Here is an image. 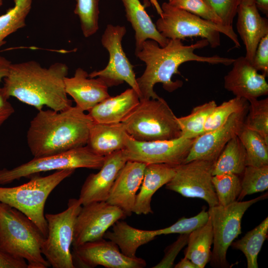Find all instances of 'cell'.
Masks as SVG:
<instances>
[{
    "label": "cell",
    "mask_w": 268,
    "mask_h": 268,
    "mask_svg": "<svg viewBox=\"0 0 268 268\" xmlns=\"http://www.w3.org/2000/svg\"><path fill=\"white\" fill-rule=\"evenodd\" d=\"M206 39H202L195 43L185 45L180 39H169L167 45L161 47L156 41L147 39L141 45L136 56L146 65L143 74L136 81L140 91L139 100L157 99L160 97L154 90L157 83L162 84L164 89L170 92L183 85L181 80L173 81L175 74H180L179 67L182 64L196 61L210 64L232 65L234 59L222 57L217 55L210 57L196 54L195 51L208 46Z\"/></svg>",
    "instance_id": "1"
},
{
    "label": "cell",
    "mask_w": 268,
    "mask_h": 268,
    "mask_svg": "<svg viewBox=\"0 0 268 268\" xmlns=\"http://www.w3.org/2000/svg\"><path fill=\"white\" fill-rule=\"evenodd\" d=\"M68 69L67 65L61 62L48 67L35 61L11 64L2 88L9 98L15 97L38 111L44 106L62 111L72 106L65 87Z\"/></svg>",
    "instance_id": "2"
},
{
    "label": "cell",
    "mask_w": 268,
    "mask_h": 268,
    "mask_svg": "<svg viewBox=\"0 0 268 268\" xmlns=\"http://www.w3.org/2000/svg\"><path fill=\"white\" fill-rule=\"evenodd\" d=\"M78 107L62 111H38L31 120L26 134L34 157L67 151L86 145L93 121Z\"/></svg>",
    "instance_id": "3"
},
{
    "label": "cell",
    "mask_w": 268,
    "mask_h": 268,
    "mask_svg": "<svg viewBox=\"0 0 268 268\" xmlns=\"http://www.w3.org/2000/svg\"><path fill=\"white\" fill-rule=\"evenodd\" d=\"M45 237L36 224L21 211L0 202V249L25 260L27 268L50 267L41 252Z\"/></svg>",
    "instance_id": "4"
},
{
    "label": "cell",
    "mask_w": 268,
    "mask_h": 268,
    "mask_svg": "<svg viewBox=\"0 0 268 268\" xmlns=\"http://www.w3.org/2000/svg\"><path fill=\"white\" fill-rule=\"evenodd\" d=\"M74 169L56 171L46 176L35 175L22 185L0 187V202L16 208L27 216L38 227L44 236L48 231L44 207L47 199L54 189L70 176Z\"/></svg>",
    "instance_id": "5"
},
{
    "label": "cell",
    "mask_w": 268,
    "mask_h": 268,
    "mask_svg": "<svg viewBox=\"0 0 268 268\" xmlns=\"http://www.w3.org/2000/svg\"><path fill=\"white\" fill-rule=\"evenodd\" d=\"M122 123L126 133L138 141L169 140L181 136L177 117L160 97L140 100Z\"/></svg>",
    "instance_id": "6"
},
{
    "label": "cell",
    "mask_w": 268,
    "mask_h": 268,
    "mask_svg": "<svg viewBox=\"0 0 268 268\" xmlns=\"http://www.w3.org/2000/svg\"><path fill=\"white\" fill-rule=\"evenodd\" d=\"M161 7L162 14L155 25L164 37L182 40L187 37H200L206 39L210 47L214 48L220 45V33H222L233 42L235 47H240L233 27L204 19L167 2H163Z\"/></svg>",
    "instance_id": "7"
},
{
    "label": "cell",
    "mask_w": 268,
    "mask_h": 268,
    "mask_svg": "<svg viewBox=\"0 0 268 268\" xmlns=\"http://www.w3.org/2000/svg\"><path fill=\"white\" fill-rule=\"evenodd\" d=\"M82 205L79 199H70L67 208L63 211L45 214L48 231L41 252L53 268H75L71 247L76 218Z\"/></svg>",
    "instance_id": "8"
},
{
    "label": "cell",
    "mask_w": 268,
    "mask_h": 268,
    "mask_svg": "<svg viewBox=\"0 0 268 268\" xmlns=\"http://www.w3.org/2000/svg\"><path fill=\"white\" fill-rule=\"evenodd\" d=\"M104 159L105 156L95 153L87 145L58 154L34 157L12 169H0V184H8L14 180L31 177L43 172L79 168L99 170Z\"/></svg>",
    "instance_id": "9"
},
{
    "label": "cell",
    "mask_w": 268,
    "mask_h": 268,
    "mask_svg": "<svg viewBox=\"0 0 268 268\" xmlns=\"http://www.w3.org/2000/svg\"><path fill=\"white\" fill-rule=\"evenodd\" d=\"M268 194L247 201H235L226 206L210 207L208 212L213 231V247L209 262L214 268L229 267L226 259L229 247L241 233V221L246 210L253 204L265 199Z\"/></svg>",
    "instance_id": "10"
},
{
    "label": "cell",
    "mask_w": 268,
    "mask_h": 268,
    "mask_svg": "<svg viewBox=\"0 0 268 268\" xmlns=\"http://www.w3.org/2000/svg\"><path fill=\"white\" fill-rule=\"evenodd\" d=\"M126 32L124 26L107 25L101 42L109 53V62L104 69L93 71L88 74V76L102 78L108 87L117 86L126 82L136 92L139 98L140 91L134 66L122 48V41Z\"/></svg>",
    "instance_id": "11"
},
{
    "label": "cell",
    "mask_w": 268,
    "mask_h": 268,
    "mask_svg": "<svg viewBox=\"0 0 268 268\" xmlns=\"http://www.w3.org/2000/svg\"><path fill=\"white\" fill-rule=\"evenodd\" d=\"M194 139L180 136L173 139L140 141L127 134L123 151L127 161L178 166L184 163Z\"/></svg>",
    "instance_id": "12"
},
{
    "label": "cell",
    "mask_w": 268,
    "mask_h": 268,
    "mask_svg": "<svg viewBox=\"0 0 268 268\" xmlns=\"http://www.w3.org/2000/svg\"><path fill=\"white\" fill-rule=\"evenodd\" d=\"M214 162L197 160L177 166L174 176L165 188L186 198L202 199L209 207L218 205L212 182Z\"/></svg>",
    "instance_id": "13"
},
{
    "label": "cell",
    "mask_w": 268,
    "mask_h": 268,
    "mask_svg": "<svg viewBox=\"0 0 268 268\" xmlns=\"http://www.w3.org/2000/svg\"><path fill=\"white\" fill-rule=\"evenodd\" d=\"M126 216L121 208L106 201L82 205L75 222L72 247L103 238L110 227Z\"/></svg>",
    "instance_id": "14"
},
{
    "label": "cell",
    "mask_w": 268,
    "mask_h": 268,
    "mask_svg": "<svg viewBox=\"0 0 268 268\" xmlns=\"http://www.w3.org/2000/svg\"><path fill=\"white\" fill-rule=\"evenodd\" d=\"M72 249L75 268H93L101 266L106 268H143L146 266L143 259L125 255L116 243L104 238Z\"/></svg>",
    "instance_id": "15"
},
{
    "label": "cell",
    "mask_w": 268,
    "mask_h": 268,
    "mask_svg": "<svg viewBox=\"0 0 268 268\" xmlns=\"http://www.w3.org/2000/svg\"><path fill=\"white\" fill-rule=\"evenodd\" d=\"M248 105L233 113L221 127L195 138L184 163L197 160L215 162L227 143L243 128Z\"/></svg>",
    "instance_id": "16"
},
{
    "label": "cell",
    "mask_w": 268,
    "mask_h": 268,
    "mask_svg": "<svg viewBox=\"0 0 268 268\" xmlns=\"http://www.w3.org/2000/svg\"><path fill=\"white\" fill-rule=\"evenodd\" d=\"M231 70L224 76V88L235 97L247 101L268 94L266 75L260 74L245 57L235 59Z\"/></svg>",
    "instance_id": "17"
},
{
    "label": "cell",
    "mask_w": 268,
    "mask_h": 268,
    "mask_svg": "<svg viewBox=\"0 0 268 268\" xmlns=\"http://www.w3.org/2000/svg\"><path fill=\"white\" fill-rule=\"evenodd\" d=\"M127 161L123 150L105 156L98 172L89 174L82 186L78 198L82 205L106 201L115 180Z\"/></svg>",
    "instance_id": "18"
},
{
    "label": "cell",
    "mask_w": 268,
    "mask_h": 268,
    "mask_svg": "<svg viewBox=\"0 0 268 268\" xmlns=\"http://www.w3.org/2000/svg\"><path fill=\"white\" fill-rule=\"evenodd\" d=\"M146 164L128 160L120 171L106 201L126 215L133 212L136 193L141 184Z\"/></svg>",
    "instance_id": "19"
},
{
    "label": "cell",
    "mask_w": 268,
    "mask_h": 268,
    "mask_svg": "<svg viewBox=\"0 0 268 268\" xmlns=\"http://www.w3.org/2000/svg\"><path fill=\"white\" fill-rule=\"evenodd\" d=\"M65 87L67 95L71 96L76 106L84 111H88L96 105L110 97L108 86L98 77H89L88 73L78 67L72 77L65 79Z\"/></svg>",
    "instance_id": "20"
},
{
    "label": "cell",
    "mask_w": 268,
    "mask_h": 268,
    "mask_svg": "<svg viewBox=\"0 0 268 268\" xmlns=\"http://www.w3.org/2000/svg\"><path fill=\"white\" fill-rule=\"evenodd\" d=\"M236 27L245 45L246 58L251 63L261 40L268 35V19L262 17L255 3L240 4Z\"/></svg>",
    "instance_id": "21"
},
{
    "label": "cell",
    "mask_w": 268,
    "mask_h": 268,
    "mask_svg": "<svg viewBox=\"0 0 268 268\" xmlns=\"http://www.w3.org/2000/svg\"><path fill=\"white\" fill-rule=\"evenodd\" d=\"M177 166L166 164H146L139 193L136 194L133 212L138 214L153 213L152 196L174 176Z\"/></svg>",
    "instance_id": "22"
},
{
    "label": "cell",
    "mask_w": 268,
    "mask_h": 268,
    "mask_svg": "<svg viewBox=\"0 0 268 268\" xmlns=\"http://www.w3.org/2000/svg\"><path fill=\"white\" fill-rule=\"evenodd\" d=\"M139 101L137 93L131 88L119 95L104 99L88 111V114L94 123H122L135 109Z\"/></svg>",
    "instance_id": "23"
},
{
    "label": "cell",
    "mask_w": 268,
    "mask_h": 268,
    "mask_svg": "<svg viewBox=\"0 0 268 268\" xmlns=\"http://www.w3.org/2000/svg\"><path fill=\"white\" fill-rule=\"evenodd\" d=\"M122 0L126 18L135 32V52L139 50L143 43L147 39L156 41L161 47L166 46L169 39L157 30L139 0Z\"/></svg>",
    "instance_id": "24"
},
{
    "label": "cell",
    "mask_w": 268,
    "mask_h": 268,
    "mask_svg": "<svg viewBox=\"0 0 268 268\" xmlns=\"http://www.w3.org/2000/svg\"><path fill=\"white\" fill-rule=\"evenodd\" d=\"M127 134L122 123L93 122L86 145L95 153L105 156L124 149Z\"/></svg>",
    "instance_id": "25"
},
{
    "label": "cell",
    "mask_w": 268,
    "mask_h": 268,
    "mask_svg": "<svg viewBox=\"0 0 268 268\" xmlns=\"http://www.w3.org/2000/svg\"><path fill=\"white\" fill-rule=\"evenodd\" d=\"M212 243V226L209 217L205 225L189 234L187 247L184 252L185 257L198 268H203L209 262Z\"/></svg>",
    "instance_id": "26"
},
{
    "label": "cell",
    "mask_w": 268,
    "mask_h": 268,
    "mask_svg": "<svg viewBox=\"0 0 268 268\" xmlns=\"http://www.w3.org/2000/svg\"><path fill=\"white\" fill-rule=\"evenodd\" d=\"M246 154L244 147L238 135L225 145L215 161L212 175L223 173L243 174L246 167Z\"/></svg>",
    "instance_id": "27"
},
{
    "label": "cell",
    "mask_w": 268,
    "mask_h": 268,
    "mask_svg": "<svg viewBox=\"0 0 268 268\" xmlns=\"http://www.w3.org/2000/svg\"><path fill=\"white\" fill-rule=\"evenodd\" d=\"M268 218L248 232L241 239L233 242L232 247L241 251L245 255L248 268H258V256L268 237Z\"/></svg>",
    "instance_id": "28"
},
{
    "label": "cell",
    "mask_w": 268,
    "mask_h": 268,
    "mask_svg": "<svg viewBox=\"0 0 268 268\" xmlns=\"http://www.w3.org/2000/svg\"><path fill=\"white\" fill-rule=\"evenodd\" d=\"M216 106L215 101H209L195 107L189 115L177 118L181 136L195 138L203 134L206 121Z\"/></svg>",
    "instance_id": "29"
},
{
    "label": "cell",
    "mask_w": 268,
    "mask_h": 268,
    "mask_svg": "<svg viewBox=\"0 0 268 268\" xmlns=\"http://www.w3.org/2000/svg\"><path fill=\"white\" fill-rule=\"evenodd\" d=\"M238 136L246 151L247 166L268 165V144L259 134L244 126Z\"/></svg>",
    "instance_id": "30"
},
{
    "label": "cell",
    "mask_w": 268,
    "mask_h": 268,
    "mask_svg": "<svg viewBox=\"0 0 268 268\" xmlns=\"http://www.w3.org/2000/svg\"><path fill=\"white\" fill-rule=\"evenodd\" d=\"M14 5L0 15V47L9 35L25 26L27 16L31 8L32 0H14Z\"/></svg>",
    "instance_id": "31"
},
{
    "label": "cell",
    "mask_w": 268,
    "mask_h": 268,
    "mask_svg": "<svg viewBox=\"0 0 268 268\" xmlns=\"http://www.w3.org/2000/svg\"><path fill=\"white\" fill-rule=\"evenodd\" d=\"M244 126L259 134L268 144V98L252 99Z\"/></svg>",
    "instance_id": "32"
},
{
    "label": "cell",
    "mask_w": 268,
    "mask_h": 268,
    "mask_svg": "<svg viewBox=\"0 0 268 268\" xmlns=\"http://www.w3.org/2000/svg\"><path fill=\"white\" fill-rule=\"evenodd\" d=\"M212 182L218 205L226 206L236 201L241 191L238 175L233 173L215 175L212 177Z\"/></svg>",
    "instance_id": "33"
},
{
    "label": "cell",
    "mask_w": 268,
    "mask_h": 268,
    "mask_svg": "<svg viewBox=\"0 0 268 268\" xmlns=\"http://www.w3.org/2000/svg\"><path fill=\"white\" fill-rule=\"evenodd\" d=\"M241 191L237 199L242 200L245 196L262 192L268 188V165L256 167L247 166L241 181Z\"/></svg>",
    "instance_id": "34"
},
{
    "label": "cell",
    "mask_w": 268,
    "mask_h": 268,
    "mask_svg": "<svg viewBox=\"0 0 268 268\" xmlns=\"http://www.w3.org/2000/svg\"><path fill=\"white\" fill-rule=\"evenodd\" d=\"M100 0H76L74 13L79 17L83 36L89 37L99 29Z\"/></svg>",
    "instance_id": "35"
},
{
    "label": "cell",
    "mask_w": 268,
    "mask_h": 268,
    "mask_svg": "<svg viewBox=\"0 0 268 268\" xmlns=\"http://www.w3.org/2000/svg\"><path fill=\"white\" fill-rule=\"evenodd\" d=\"M249 105L245 99L238 97L223 102L216 106L208 117L204 127V132L213 131L222 126L233 113L239 111Z\"/></svg>",
    "instance_id": "36"
},
{
    "label": "cell",
    "mask_w": 268,
    "mask_h": 268,
    "mask_svg": "<svg viewBox=\"0 0 268 268\" xmlns=\"http://www.w3.org/2000/svg\"><path fill=\"white\" fill-rule=\"evenodd\" d=\"M168 2L204 19L222 24L220 19L204 0H168Z\"/></svg>",
    "instance_id": "37"
},
{
    "label": "cell",
    "mask_w": 268,
    "mask_h": 268,
    "mask_svg": "<svg viewBox=\"0 0 268 268\" xmlns=\"http://www.w3.org/2000/svg\"><path fill=\"white\" fill-rule=\"evenodd\" d=\"M208 211L203 209L197 215L190 217H182L172 225L162 228L163 235L173 233L190 234L205 225L209 219Z\"/></svg>",
    "instance_id": "38"
},
{
    "label": "cell",
    "mask_w": 268,
    "mask_h": 268,
    "mask_svg": "<svg viewBox=\"0 0 268 268\" xmlns=\"http://www.w3.org/2000/svg\"><path fill=\"white\" fill-rule=\"evenodd\" d=\"M220 19L222 24L232 27L240 4V0H204Z\"/></svg>",
    "instance_id": "39"
},
{
    "label": "cell",
    "mask_w": 268,
    "mask_h": 268,
    "mask_svg": "<svg viewBox=\"0 0 268 268\" xmlns=\"http://www.w3.org/2000/svg\"><path fill=\"white\" fill-rule=\"evenodd\" d=\"M189 234H181L177 240L168 247L162 260L154 268H171L174 261L182 250L187 244Z\"/></svg>",
    "instance_id": "40"
},
{
    "label": "cell",
    "mask_w": 268,
    "mask_h": 268,
    "mask_svg": "<svg viewBox=\"0 0 268 268\" xmlns=\"http://www.w3.org/2000/svg\"><path fill=\"white\" fill-rule=\"evenodd\" d=\"M252 64L266 76L268 74V35L260 41L255 51Z\"/></svg>",
    "instance_id": "41"
},
{
    "label": "cell",
    "mask_w": 268,
    "mask_h": 268,
    "mask_svg": "<svg viewBox=\"0 0 268 268\" xmlns=\"http://www.w3.org/2000/svg\"><path fill=\"white\" fill-rule=\"evenodd\" d=\"M8 99L2 87H0V127L14 112V109Z\"/></svg>",
    "instance_id": "42"
},
{
    "label": "cell",
    "mask_w": 268,
    "mask_h": 268,
    "mask_svg": "<svg viewBox=\"0 0 268 268\" xmlns=\"http://www.w3.org/2000/svg\"><path fill=\"white\" fill-rule=\"evenodd\" d=\"M26 261L13 257L0 249V268H27Z\"/></svg>",
    "instance_id": "43"
},
{
    "label": "cell",
    "mask_w": 268,
    "mask_h": 268,
    "mask_svg": "<svg viewBox=\"0 0 268 268\" xmlns=\"http://www.w3.org/2000/svg\"><path fill=\"white\" fill-rule=\"evenodd\" d=\"M11 64L6 58L0 55V83L7 75Z\"/></svg>",
    "instance_id": "44"
},
{
    "label": "cell",
    "mask_w": 268,
    "mask_h": 268,
    "mask_svg": "<svg viewBox=\"0 0 268 268\" xmlns=\"http://www.w3.org/2000/svg\"><path fill=\"white\" fill-rule=\"evenodd\" d=\"M174 268H198L197 266L194 263L185 257L183 259H181V260L175 266Z\"/></svg>",
    "instance_id": "45"
},
{
    "label": "cell",
    "mask_w": 268,
    "mask_h": 268,
    "mask_svg": "<svg viewBox=\"0 0 268 268\" xmlns=\"http://www.w3.org/2000/svg\"><path fill=\"white\" fill-rule=\"evenodd\" d=\"M254 3L258 9L268 16V0H254Z\"/></svg>",
    "instance_id": "46"
},
{
    "label": "cell",
    "mask_w": 268,
    "mask_h": 268,
    "mask_svg": "<svg viewBox=\"0 0 268 268\" xmlns=\"http://www.w3.org/2000/svg\"><path fill=\"white\" fill-rule=\"evenodd\" d=\"M151 3L153 5V6L155 7V9L156 10L158 14L161 16L162 14V9L161 6L159 4L157 0H149Z\"/></svg>",
    "instance_id": "47"
},
{
    "label": "cell",
    "mask_w": 268,
    "mask_h": 268,
    "mask_svg": "<svg viewBox=\"0 0 268 268\" xmlns=\"http://www.w3.org/2000/svg\"><path fill=\"white\" fill-rule=\"evenodd\" d=\"M240 4H252L254 3V0H240Z\"/></svg>",
    "instance_id": "48"
},
{
    "label": "cell",
    "mask_w": 268,
    "mask_h": 268,
    "mask_svg": "<svg viewBox=\"0 0 268 268\" xmlns=\"http://www.w3.org/2000/svg\"><path fill=\"white\" fill-rule=\"evenodd\" d=\"M2 4V0H0V6Z\"/></svg>",
    "instance_id": "49"
}]
</instances>
